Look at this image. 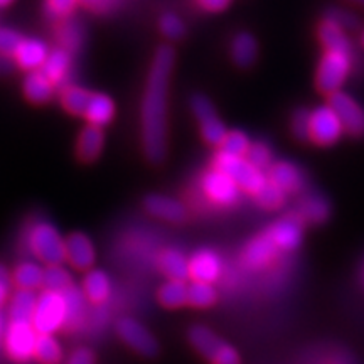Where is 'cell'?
Returning <instances> with one entry per match:
<instances>
[{"instance_id":"6da1fadb","label":"cell","mask_w":364,"mask_h":364,"mask_svg":"<svg viewBox=\"0 0 364 364\" xmlns=\"http://www.w3.org/2000/svg\"><path fill=\"white\" fill-rule=\"evenodd\" d=\"M176 54L171 46L157 49L150 65L145 83L142 110V145L150 162H162L167 152V108H169V85L174 70Z\"/></svg>"},{"instance_id":"7a4b0ae2","label":"cell","mask_w":364,"mask_h":364,"mask_svg":"<svg viewBox=\"0 0 364 364\" xmlns=\"http://www.w3.org/2000/svg\"><path fill=\"white\" fill-rule=\"evenodd\" d=\"M27 247L41 262L61 265L66 260V238L48 221H36L27 231Z\"/></svg>"},{"instance_id":"3957f363","label":"cell","mask_w":364,"mask_h":364,"mask_svg":"<svg viewBox=\"0 0 364 364\" xmlns=\"http://www.w3.org/2000/svg\"><path fill=\"white\" fill-rule=\"evenodd\" d=\"M215 167L230 176L240 186V189L253 196L260 193L268 182L267 172L255 167L247 157H235L220 150L215 157Z\"/></svg>"},{"instance_id":"277c9868","label":"cell","mask_w":364,"mask_h":364,"mask_svg":"<svg viewBox=\"0 0 364 364\" xmlns=\"http://www.w3.org/2000/svg\"><path fill=\"white\" fill-rule=\"evenodd\" d=\"M68 309L65 294L46 290L38 297L33 316V326L38 334H54L61 327H66Z\"/></svg>"},{"instance_id":"5b68a950","label":"cell","mask_w":364,"mask_h":364,"mask_svg":"<svg viewBox=\"0 0 364 364\" xmlns=\"http://www.w3.org/2000/svg\"><path fill=\"white\" fill-rule=\"evenodd\" d=\"M351 53L326 51L317 68L316 83L318 91L329 97L341 91V86L351 73Z\"/></svg>"},{"instance_id":"8992f818","label":"cell","mask_w":364,"mask_h":364,"mask_svg":"<svg viewBox=\"0 0 364 364\" xmlns=\"http://www.w3.org/2000/svg\"><path fill=\"white\" fill-rule=\"evenodd\" d=\"M191 108H193V113L196 120L199 122V129H201L203 139L206 140L209 145H220L223 140L226 139L228 129L225 124L221 122V118L216 115L215 105L211 103V100L204 95H196L191 100Z\"/></svg>"},{"instance_id":"52a82bcc","label":"cell","mask_w":364,"mask_h":364,"mask_svg":"<svg viewBox=\"0 0 364 364\" xmlns=\"http://www.w3.org/2000/svg\"><path fill=\"white\" fill-rule=\"evenodd\" d=\"M38 338L39 334L34 329L33 322L11 321V324H9L6 331V336H4L6 351L14 361L24 363L34 356Z\"/></svg>"},{"instance_id":"ba28073f","label":"cell","mask_w":364,"mask_h":364,"mask_svg":"<svg viewBox=\"0 0 364 364\" xmlns=\"http://www.w3.org/2000/svg\"><path fill=\"white\" fill-rule=\"evenodd\" d=\"M344 134L339 117L329 105H322L311 112V140L317 145H332Z\"/></svg>"},{"instance_id":"9c48e42d","label":"cell","mask_w":364,"mask_h":364,"mask_svg":"<svg viewBox=\"0 0 364 364\" xmlns=\"http://www.w3.org/2000/svg\"><path fill=\"white\" fill-rule=\"evenodd\" d=\"M203 191L218 206H233L240 199L241 189L236 182L216 167L203 176Z\"/></svg>"},{"instance_id":"30bf717a","label":"cell","mask_w":364,"mask_h":364,"mask_svg":"<svg viewBox=\"0 0 364 364\" xmlns=\"http://www.w3.org/2000/svg\"><path fill=\"white\" fill-rule=\"evenodd\" d=\"M329 107L339 117L344 132L353 136L364 135V108L351 95L338 91L329 97Z\"/></svg>"},{"instance_id":"8fae6325","label":"cell","mask_w":364,"mask_h":364,"mask_svg":"<svg viewBox=\"0 0 364 364\" xmlns=\"http://www.w3.org/2000/svg\"><path fill=\"white\" fill-rule=\"evenodd\" d=\"M267 235L282 252H294L302 243L304 220L295 215L282 218L268 228Z\"/></svg>"},{"instance_id":"7c38bea8","label":"cell","mask_w":364,"mask_h":364,"mask_svg":"<svg viewBox=\"0 0 364 364\" xmlns=\"http://www.w3.org/2000/svg\"><path fill=\"white\" fill-rule=\"evenodd\" d=\"M117 331L120 338L136 353L144 356H154L157 353V341L135 318H122L117 324Z\"/></svg>"},{"instance_id":"4fadbf2b","label":"cell","mask_w":364,"mask_h":364,"mask_svg":"<svg viewBox=\"0 0 364 364\" xmlns=\"http://www.w3.org/2000/svg\"><path fill=\"white\" fill-rule=\"evenodd\" d=\"M144 206L149 215L169 223H182L188 218V208L179 199L166 194H150L145 198Z\"/></svg>"},{"instance_id":"5bb4252c","label":"cell","mask_w":364,"mask_h":364,"mask_svg":"<svg viewBox=\"0 0 364 364\" xmlns=\"http://www.w3.org/2000/svg\"><path fill=\"white\" fill-rule=\"evenodd\" d=\"M189 270L191 279L194 282L213 284V282H216L221 275V260L220 257H218V253L213 252V250H198V252L189 258Z\"/></svg>"},{"instance_id":"9a60e30c","label":"cell","mask_w":364,"mask_h":364,"mask_svg":"<svg viewBox=\"0 0 364 364\" xmlns=\"http://www.w3.org/2000/svg\"><path fill=\"white\" fill-rule=\"evenodd\" d=\"M95 247L91 240L83 233H73L66 238V260L76 270H91L95 265Z\"/></svg>"},{"instance_id":"2e32d148","label":"cell","mask_w":364,"mask_h":364,"mask_svg":"<svg viewBox=\"0 0 364 364\" xmlns=\"http://www.w3.org/2000/svg\"><path fill=\"white\" fill-rule=\"evenodd\" d=\"M268 181L273 182L277 188H280L285 194H295L304 189L306 177L297 166L290 162H275L267 172Z\"/></svg>"},{"instance_id":"e0dca14e","label":"cell","mask_w":364,"mask_h":364,"mask_svg":"<svg viewBox=\"0 0 364 364\" xmlns=\"http://www.w3.org/2000/svg\"><path fill=\"white\" fill-rule=\"evenodd\" d=\"M279 253V248L273 243L270 236L263 233L257 238H253L243 250V263L252 270L267 267L268 263L273 262V258Z\"/></svg>"},{"instance_id":"ac0fdd59","label":"cell","mask_w":364,"mask_h":364,"mask_svg":"<svg viewBox=\"0 0 364 364\" xmlns=\"http://www.w3.org/2000/svg\"><path fill=\"white\" fill-rule=\"evenodd\" d=\"M49 48L44 41L41 39H24L22 41L19 51L16 53V65L27 73L43 70L46 59L49 56Z\"/></svg>"},{"instance_id":"d6986e66","label":"cell","mask_w":364,"mask_h":364,"mask_svg":"<svg viewBox=\"0 0 364 364\" xmlns=\"http://www.w3.org/2000/svg\"><path fill=\"white\" fill-rule=\"evenodd\" d=\"M318 39H321L326 51L351 53V43H349L343 26L334 17L329 16L321 22V26H318Z\"/></svg>"},{"instance_id":"ffe728a7","label":"cell","mask_w":364,"mask_h":364,"mask_svg":"<svg viewBox=\"0 0 364 364\" xmlns=\"http://www.w3.org/2000/svg\"><path fill=\"white\" fill-rule=\"evenodd\" d=\"M105 147V134L103 129L95 125H86L80 132L78 144H76V154H78L80 161L93 162L97 161Z\"/></svg>"},{"instance_id":"44dd1931","label":"cell","mask_w":364,"mask_h":364,"mask_svg":"<svg viewBox=\"0 0 364 364\" xmlns=\"http://www.w3.org/2000/svg\"><path fill=\"white\" fill-rule=\"evenodd\" d=\"M54 88H56V85L46 76L43 70L29 73L24 80V95L34 105L51 102V98L54 97Z\"/></svg>"},{"instance_id":"7402d4cb","label":"cell","mask_w":364,"mask_h":364,"mask_svg":"<svg viewBox=\"0 0 364 364\" xmlns=\"http://www.w3.org/2000/svg\"><path fill=\"white\" fill-rule=\"evenodd\" d=\"M83 117L88 120V125H95L103 129V127L110 124L113 117H115V103H113V100L108 97V95L93 93Z\"/></svg>"},{"instance_id":"603a6c76","label":"cell","mask_w":364,"mask_h":364,"mask_svg":"<svg viewBox=\"0 0 364 364\" xmlns=\"http://www.w3.org/2000/svg\"><path fill=\"white\" fill-rule=\"evenodd\" d=\"M43 71L54 85H63L71 71V54L65 48H56L49 53Z\"/></svg>"},{"instance_id":"cb8c5ba5","label":"cell","mask_w":364,"mask_h":364,"mask_svg":"<svg viewBox=\"0 0 364 364\" xmlns=\"http://www.w3.org/2000/svg\"><path fill=\"white\" fill-rule=\"evenodd\" d=\"M159 265H161L162 272L171 280L186 282V279L191 277L189 258L184 257V253H181L179 250L169 248L166 252H162L161 257H159Z\"/></svg>"},{"instance_id":"d4e9b609","label":"cell","mask_w":364,"mask_h":364,"mask_svg":"<svg viewBox=\"0 0 364 364\" xmlns=\"http://www.w3.org/2000/svg\"><path fill=\"white\" fill-rule=\"evenodd\" d=\"M258 54L257 39L248 33L236 34L231 41V59L236 66L250 68L255 63Z\"/></svg>"},{"instance_id":"484cf974","label":"cell","mask_w":364,"mask_h":364,"mask_svg":"<svg viewBox=\"0 0 364 364\" xmlns=\"http://www.w3.org/2000/svg\"><path fill=\"white\" fill-rule=\"evenodd\" d=\"M112 285L108 275L102 270H90L83 280V292L91 302L102 304L110 295Z\"/></svg>"},{"instance_id":"4316f807","label":"cell","mask_w":364,"mask_h":364,"mask_svg":"<svg viewBox=\"0 0 364 364\" xmlns=\"http://www.w3.org/2000/svg\"><path fill=\"white\" fill-rule=\"evenodd\" d=\"M38 306V295L33 290H17L11 302V321L33 322V316Z\"/></svg>"},{"instance_id":"83f0119b","label":"cell","mask_w":364,"mask_h":364,"mask_svg":"<svg viewBox=\"0 0 364 364\" xmlns=\"http://www.w3.org/2000/svg\"><path fill=\"white\" fill-rule=\"evenodd\" d=\"M189 339L194 348L198 349L204 358H208L209 361H211V359L218 354V351L225 346V343L218 338L215 332L206 329V327H199V326L194 327V329H191Z\"/></svg>"},{"instance_id":"f1b7e54d","label":"cell","mask_w":364,"mask_h":364,"mask_svg":"<svg viewBox=\"0 0 364 364\" xmlns=\"http://www.w3.org/2000/svg\"><path fill=\"white\" fill-rule=\"evenodd\" d=\"M14 284L19 290H34L44 285V270L34 262H22L14 270Z\"/></svg>"},{"instance_id":"f546056e","label":"cell","mask_w":364,"mask_h":364,"mask_svg":"<svg viewBox=\"0 0 364 364\" xmlns=\"http://www.w3.org/2000/svg\"><path fill=\"white\" fill-rule=\"evenodd\" d=\"M331 215V206L322 196L307 194L300 201V218L311 223H324Z\"/></svg>"},{"instance_id":"4dcf8cb0","label":"cell","mask_w":364,"mask_h":364,"mask_svg":"<svg viewBox=\"0 0 364 364\" xmlns=\"http://www.w3.org/2000/svg\"><path fill=\"white\" fill-rule=\"evenodd\" d=\"M189 285L181 280H169L159 289V302L167 309H177L188 304Z\"/></svg>"},{"instance_id":"1f68e13d","label":"cell","mask_w":364,"mask_h":364,"mask_svg":"<svg viewBox=\"0 0 364 364\" xmlns=\"http://www.w3.org/2000/svg\"><path fill=\"white\" fill-rule=\"evenodd\" d=\"M91 95L88 90L81 88V86L70 85L63 88L61 93V105L63 108L68 113H73V115H85L86 107H88Z\"/></svg>"},{"instance_id":"d6a6232c","label":"cell","mask_w":364,"mask_h":364,"mask_svg":"<svg viewBox=\"0 0 364 364\" xmlns=\"http://www.w3.org/2000/svg\"><path fill=\"white\" fill-rule=\"evenodd\" d=\"M85 292H81L76 287H71L65 292L66 299V309H68V318H66V327L68 329L75 331L81 327V322L85 318Z\"/></svg>"},{"instance_id":"836d02e7","label":"cell","mask_w":364,"mask_h":364,"mask_svg":"<svg viewBox=\"0 0 364 364\" xmlns=\"http://www.w3.org/2000/svg\"><path fill=\"white\" fill-rule=\"evenodd\" d=\"M34 358L43 364H58L63 359L61 344L51 334H39L34 349Z\"/></svg>"},{"instance_id":"e575fe53","label":"cell","mask_w":364,"mask_h":364,"mask_svg":"<svg viewBox=\"0 0 364 364\" xmlns=\"http://www.w3.org/2000/svg\"><path fill=\"white\" fill-rule=\"evenodd\" d=\"M44 287L46 290H53V292L65 294L68 289H71V275L68 273L66 268L61 265H51L44 270Z\"/></svg>"},{"instance_id":"d590c367","label":"cell","mask_w":364,"mask_h":364,"mask_svg":"<svg viewBox=\"0 0 364 364\" xmlns=\"http://www.w3.org/2000/svg\"><path fill=\"white\" fill-rule=\"evenodd\" d=\"M188 302L191 306L206 309L216 302V290L211 284H204V282H193L189 285V297Z\"/></svg>"},{"instance_id":"8d00e7d4","label":"cell","mask_w":364,"mask_h":364,"mask_svg":"<svg viewBox=\"0 0 364 364\" xmlns=\"http://www.w3.org/2000/svg\"><path fill=\"white\" fill-rule=\"evenodd\" d=\"M252 147L248 135L241 130L228 132L226 139L221 144V152L230 154L235 157H247L248 150Z\"/></svg>"},{"instance_id":"74e56055","label":"cell","mask_w":364,"mask_h":364,"mask_svg":"<svg viewBox=\"0 0 364 364\" xmlns=\"http://www.w3.org/2000/svg\"><path fill=\"white\" fill-rule=\"evenodd\" d=\"M255 199H257L258 204H260L262 208H265V209H279V208H282L285 204L287 194L280 188H277V186L273 184V182L268 181L265 188H263L260 193L255 196Z\"/></svg>"},{"instance_id":"f35d334b","label":"cell","mask_w":364,"mask_h":364,"mask_svg":"<svg viewBox=\"0 0 364 364\" xmlns=\"http://www.w3.org/2000/svg\"><path fill=\"white\" fill-rule=\"evenodd\" d=\"M247 159L253 164L255 167H258V169L263 172H268V169H270L273 164H275L273 162L270 147L263 142L252 144V147H250L248 154H247Z\"/></svg>"},{"instance_id":"ab89813d","label":"cell","mask_w":364,"mask_h":364,"mask_svg":"<svg viewBox=\"0 0 364 364\" xmlns=\"http://www.w3.org/2000/svg\"><path fill=\"white\" fill-rule=\"evenodd\" d=\"M24 38L17 31L9 29V27H0V54L7 58H14L19 51Z\"/></svg>"},{"instance_id":"60d3db41","label":"cell","mask_w":364,"mask_h":364,"mask_svg":"<svg viewBox=\"0 0 364 364\" xmlns=\"http://www.w3.org/2000/svg\"><path fill=\"white\" fill-rule=\"evenodd\" d=\"M161 31L167 39L177 41L184 36L186 26L184 22L181 21V17H177L176 14H166L161 19Z\"/></svg>"},{"instance_id":"b9f144b4","label":"cell","mask_w":364,"mask_h":364,"mask_svg":"<svg viewBox=\"0 0 364 364\" xmlns=\"http://www.w3.org/2000/svg\"><path fill=\"white\" fill-rule=\"evenodd\" d=\"M292 132L299 140H311V112L302 108L294 113Z\"/></svg>"},{"instance_id":"7bdbcfd3","label":"cell","mask_w":364,"mask_h":364,"mask_svg":"<svg viewBox=\"0 0 364 364\" xmlns=\"http://www.w3.org/2000/svg\"><path fill=\"white\" fill-rule=\"evenodd\" d=\"M78 0H46V12L51 17H58V19H66L75 12Z\"/></svg>"},{"instance_id":"ee69618b","label":"cell","mask_w":364,"mask_h":364,"mask_svg":"<svg viewBox=\"0 0 364 364\" xmlns=\"http://www.w3.org/2000/svg\"><path fill=\"white\" fill-rule=\"evenodd\" d=\"M211 363L213 364H240V358H238V353H236L231 346L225 344L220 351H218L216 356L211 359Z\"/></svg>"},{"instance_id":"f6af8a7d","label":"cell","mask_w":364,"mask_h":364,"mask_svg":"<svg viewBox=\"0 0 364 364\" xmlns=\"http://www.w3.org/2000/svg\"><path fill=\"white\" fill-rule=\"evenodd\" d=\"M68 364H95V356L90 349H78L71 354Z\"/></svg>"},{"instance_id":"bcb514c9","label":"cell","mask_w":364,"mask_h":364,"mask_svg":"<svg viewBox=\"0 0 364 364\" xmlns=\"http://www.w3.org/2000/svg\"><path fill=\"white\" fill-rule=\"evenodd\" d=\"M198 4L208 12H221L228 7L230 0H198Z\"/></svg>"},{"instance_id":"7dc6e473","label":"cell","mask_w":364,"mask_h":364,"mask_svg":"<svg viewBox=\"0 0 364 364\" xmlns=\"http://www.w3.org/2000/svg\"><path fill=\"white\" fill-rule=\"evenodd\" d=\"M11 66H12L11 58L2 56V54H0V75H7V73L11 71Z\"/></svg>"},{"instance_id":"c3c4849f","label":"cell","mask_w":364,"mask_h":364,"mask_svg":"<svg viewBox=\"0 0 364 364\" xmlns=\"http://www.w3.org/2000/svg\"><path fill=\"white\" fill-rule=\"evenodd\" d=\"M0 285L11 287V275H9L7 268L4 265H0Z\"/></svg>"},{"instance_id":"681fc988","label":"cell","mask_w":364,"mask_h":364,"mask_svg":"<svg viewBox=\"0 0 364 364\" xmlns=\"http://www.w3.org/2000/svg\"><path fill=\"white\" fill-rule=\"evenodd\" d=\"M80 4H83V6H86V7H91V9H95V7H102L103 4H105V0H78Z\"/></svg>"},{"instance_id":"f907efd6","label":"cell","mask_w":364,"mask_h":364,"mask_svg":"<svg viewBox=\"0 0 364 364\" xmlns=\"http://www.w3.org/2000/svg\"><path fill=\"white\" fill-rule=\"evenodd\" d=\"M9 289H11V287L0 285V307H2L4 302H6V299H7V295H9Z\"/></svg>"},{"instance_id":"816d5d0a","label":"cell","mask_w":364,"mask_h":364,"mask_svg":"<svg viewBox=\"0 0 364 364\" xmlns=\"http://www.w3.org/2000/svg\"><path fill=\"white\" fill-rule=\"evenodd\" d=\"M11 4H14V0H0V9L9 7V6H11Z\"/></svg>"},{"instance_id":"f5cc1de1","label":"cell","mask_w":364,"mask_h":364,"mask_svg":"<svg viewBox=\"0 0 364 364\" xmlns=\"http://www.w3.org/2000/svg\"><path fill=\"white\" fill-rule=\"evenodd\" d=\"M2 336H6V334H4V318H2V316H0V339H2Z\"/></svg>"},{"instance_id":"db71d44e","label":"cell","mask_w":364,"mask_h":364,"mask_svg":"<svg viewBox=\"0 0 364 364\" xmlns=\"http://www.w3.org/2000/svg\"><path fill=\"white\" fill-rule=\"evenodd\" d=\"M354 4H359V6H364V0H351Z\"/></svg>"},{"instance_id":"11a10c76","label":"cell","mask_w":364,"mask_h":364,"mask_svg":"<svg viewBox=\"0 0 364 364\" xmlns=\"http://www.w3.org/2000/svg\"><path fill=\"white\" fill-rule=\"evenodd\" d=\"M363 44H364V34H363Z\"/></svg>"}]
</instances>
